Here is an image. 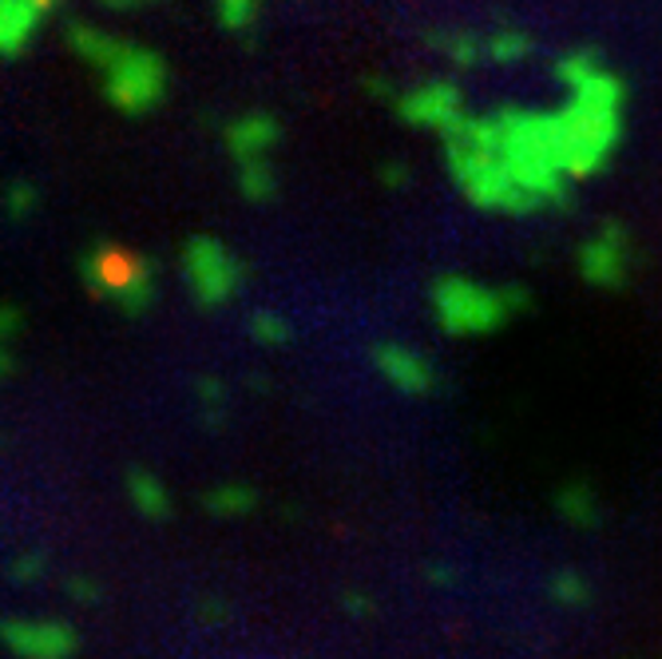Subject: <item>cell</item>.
<instances>
[{
  "label": "cell",
  "instance_id": "cell-19",
  "mask_svg": "<svg viewBox=\"0 0 662 659\" xmlns=\"http://www.w3.org/2000/svg\"><path fill=\"white\" fill-rule=\"evenodd\" d=\"M36 211V188L33 183H12L9 188V219H28Z\"/></svg>",
  "mask_w": 662,
  "mask_h": 659
},
{
  "label": "cell",
  "instance_id": "cell-14",
  "mask_svg": "<svg viewBox=\"0 0 662 659\" xmlns=\"http://www.w3.org/2000/svg\"><path fill=\"white\" fill-rule=\"evenodd\" d=\"M239 191L250 199V203H266V199L278 195V171H274L270 159L239 164Z\"/></svg>",
  "mask_w": 662,
  "mask_h": 659
},
{
  "label": "cell",
  "instance_id": "cell-10",
  "mask_svg": "<svg viewBox=\"0 0 662 659\" xmlns=\"http://www.w3.org/2000/svg\"><path fill=\"white\" fill-rule=\"evenodd\" d=\"M4 644L24 659H68L76 636L64 624H4Z\"/></svg>",
  "mask_w": 662,
  "mask_h": 659
},
{
  "label": "cell",
  "instance_id": "cell-13",
  "mask_svg": "<svg viewBox=\"0 0 662 659\" xmlns=\"http://www.w3.org/2000/svg\"><path fill=\"white\" fill-rule=\"evenodd\" d=\"M433 45L460 68H472V64H480V60H489V48H484V40H480V36H472V33H465V28H460V33H436Z\"/></svg>",
  "mask_w": 662,
  "mask_h": 659
},
{
  "label": "cell",
  "instance_id": "cell-21",
  "mask_svg": "<svg viewBox=\"0 0 662 659\" xmlns=\"http://www.w3.org/2000/svg\"><path fill=\"white\" fill-rule=\"evenodd\" d=\"M24 326V314L16 307H0V346H9Z\"/></svg>",
  "mask_w": 662,
  "mask_h": 659
},
{
  "label": "cell",
  "instance_id": "cell-25",
  "mask_svg": "<svg viewBox=\"0 0 662 659\" xmlns=\"http://www.w3.org/2000/svg\"><path fill=\"white\" fill-rule=\"evenodd\" d=\"M56 4H60V0H40V9H44V12H52Z\"/></svg>",
  "mask_w": 662,
  "mask_h": 659
},
{
  "label": "cell",
  "instance_id": "cell-1",
  "mask_svg": "<svg viewBox=\"0 0 662 659\" xmlns=\"http://www.w3.org/2000/svg\"><path fill=\"white\" fill-rule=\"evenodd\" d=\"M64 36L72 52L104 76V96H108V104L116 111H123V116H147L152 108L164 104L171 72H167V60L159 52L131 45L123 36H111L84 21L68 24Z\"/></svg>",
  "mask_w": 662,
  "mask_h": 659
},
{
  "label": "cell",
  "instance_id": "cell-15",
  "mask_svg": "<svg viewBox=\"0 0 662 659\" xmlns=\"http://www.w3.org/2000/svg\"><path fill=\"white\" fill-rule=\"evenodd\" d=\"M484 48H489V60H496V64H516L532 52V36L520 33V28H499L484 40Z\"/></svg>",
  "mask_w": 662,
  "mask_h": 659
},
{
  "label": "cell",
  "instance_id": "cell-5",
  "mask_svg": "<svg viewBox=\"0 0 662 659\" xmlns=\"http://www.w3.org/2000/svg\"><path fill=\"white\" fill-rule=\"evenodd\" d=\"M183 275L198 307L218 310L242 290L246 263L230 251L227 242L210 239V235H195V239L183 242Z\"/></svg>",
  "mask_w": 662,
  "mask_h": 659
},
{
  "label": "cell",
  "instance_id": "cell-18",
  "mask_svg": "<svg viewBox=\"0 0 662 659\" xmlns=\"http://www.w3.org/2000/svg\"><path fill=\"white\" fill-rule=\"evenodd\" d=\"M250 334H254L262 346H286V342H290V326H286L278 314H270V310H258V314L250 319Z\"/></svg>",
  "mask_w": 662,
  "mask_h": 659
},
{
  "label": "cell",
  "instance_id": "cell-24",
  "mask_svg": "<svg viewBox=\"0 0 662 659\" xmlns=\"http://www.w3.org/2000/svg\"><path fill=\"white\" fill-rule=\"evenodd\" d=\"M9 370H12V358H9V354H4V346H0V378L9 374Z\"/></svg>",
  "mask_w": 662,
  "mask_h": 659
},
{
  "label": "cell",
  "instance_id": "cell-23",
  "mask_svg": "<svg viewBox=\"0 0 662 659\" xmlns=\"http://www.w3.org/2000/svg\"><path fill=\"white\" fill-rule=\"evenodd\" d=\"M108 9H140V4H155V0H104Z\"/></svg>",
  "mask_w": 662,
  "mask_h": 659
},
{
  "label": "cell",
  "instance_id": "cell-3",
  "mask_svg": "<svg viewBox=\"0 0 662 659\" xmlns=\"http://www.w3.org/2000/svg\"><path fill=\"white\" fill-rule=\"evenodd\" d=\"M155 259L140 251H128V247H116V242H92L84 254H80V278L96 298L120 307L128 319H140L147 314L155 302Z\"/></svg>",
  "mask_w": 662,
  "mask_h": 659
},
{
  "label": "cell",
  "instance_id": "cell-17",
  "mask_svg": "<svg viewBox=\"0 0 662 659\" xmlns=\"http://www.w3.org/2000/svg\"><path fill=\"white\" fill-rule=\"evenodd\" d=\"M207 508L218 513V517H239V513H250L254 508V493L242 489V484H222L207 496Z\"/></svg>",
  "mask_w": 662,
  "mask_h": 659
},
{
  "label": "cell",
  "instance_id": "cell-2",
  "mask_svg": "<svg viewBox=\"0 0 662 659\" xmlns=\"http://www.w3.org/2000/svg\"><path fill=\"white\" fill-rule=\"evenodd\" d=\"M448 152V171H453L456 188L465 191L477 207H496L508 215H532L543 203L516 188V179L508 176V164L499 155V132L496 116H465L453 132L445 135Z\"/></svg>",
  "mask_w": 662,
  "mask_h": 659
},
{
  "label": "cell",
  "instance_id": "cell-6",
  "mask_svg": "<svg viewBox=\"0 0 662 659\" xmlns=\"http://www.w3.org/2000/svg\"><path fill=\"white\" fill-rule=\"evenodd\" d=\"M397 111H401L405 123H413V128H433V132H441V135H448L456 123L468 116L460 88H456V84H441V80L397 96Z\"/></svg>",
  "mask_w": 662,
  "mask_h": 659
},
{
  "label": "cell",
  "instance_id": "cell-7",
  "mask_svg": "<svg viewBox=\"0 0 662 659\" xmlns=\"http://www.w3.org/2000/svg\"><path fill=\"white\" fill-rule=\"evenodd\" d=\"M579 271L591 286L603 290H619L630 275V235L623 231L619 223H607L595 239L583 242L579 251Z\"/></svg>",
  "mask_w": 662,
  "mask_h": 659
},
{
  "label": "cell",
  "instance_id": "cell-16",
  "mask_svg": "<svg viewBox=\"0 0 662 659\" xmlns=\"http://www.w3.org/2000/svg\"><path fill=\"white\" fill-rule=\"evenodd\" d=\"M262 0H215V16L227 33H250L258 24Z\"/></svg>",
  "mask_w": 662,
  "mask_h": 659
},
{
  "label": "cell",
  "instance_id": "cell-8",
  "mask_svg": "<svg viewBox=\"0 0 662 659\" xmlns=\"http://www.w3.org/2000/svg\"><path fill=\"white\" fill-rule=\"evenodd\" d=\"M278 140H282V123L274 120L270 111H246V116L227 123V152L234 155V164L270 159Z\"/></svg>",
  "mask_w": 662,
  "mask_h": 659
},
{
  "label": "cell",
  "instance_id": "cell-4",
  "mask_svg": "<svg viewBox=\"0 0 662 659\" xmlns=\"http://www.w3.org/2000/svg\"><path fill=\"white\" fill-rule=\"evenodd\" d=\"M532 307L523 286H484L472 278H441L433 286L436 322L448 334H489Z\"/></svg>",
  "mask_w": 662,
  "mask_h": 659
},
{
  "label": "cell",
  "instance_id": "cell-11",
  "mask_svg": "<svg viewBox=\"0 0 662 659\" xmlns=\"http://www.w3.org/2000/svg\"><path fill=\"white\" fill-rule=\"evenodd\" d=\"M40 0H0V60L21 56L40 28Z\"/></svg>",
  "mask_w": 662,
  "mask_h": 659
},
{
  "label": "cell",
  "instance_id": "cell-20",
  "mask_svg": "<svg viewBox=\"0 0 662 659\" xmlns=\"http://www.w3.org/2000/svg\"><path fill=\"white\" fill-rule=\"evenodd\" d=\"M198 394H203V406L215 409V414L227 409V390H222L218 378H203V382H198Z\"/></svg>",
  "mask_w": 662,
  "mask_h": 659
},
{
  "label": "cell",
  "instance_id": "cell-9",
  "mask_svg": "<svg viewBox=\"0 0 662 659\" xmlns=\"http://www.w3.org/2000/svg\"><path fill=\"white\" fill-rule=\"evenodd\" d=\"M373 362L385 374V382L401 394H429L436 385V370L424 362L421 354L409 350V346H397V342H381L373 346Z\"/></svg>",
  "mask_w": 662,
  "mask_h": 659
},
{
  "label": "cell",
  "instance_id": "cell-22",
  "mask_svg": "<svg viewBox=\"0 0 662 659\" xmlns=\"http://www.w3.org/2000/svg\"><path fill=\"white\" fill-rule=\"evenodd\" d=\"M405 179H409V171H405V167H385V183H393V188H397V183H405Z\"/></svg>",
  "mask_w": 662,
  "mask_h": 659
},
{
  "label": "cell",
  "instance_id": "cell-12",
  "mask_svg": "<svg viewBox=\"0 0 662 659\" xmlns=\"http://www.w3.org/2000/svg\"><path fill=\"white\" fill-rule=\"evenodd\" d=\"M128 489H131V496H135V505H140V513L143 517H167L171 513V496H167V489H164V481L155 477V472H143V469H135L128 477Z\"/></svg>",
  "mask_w": 662,
  "mask_h": 659
}]
</instances>
